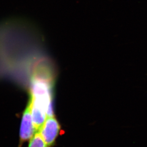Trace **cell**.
<instances>
[{"instance_id":"6da1fadb","label":"cell","mask_w":147,"mask_h":147,"mask_svg":"<svg viewBox=\"0 0 147 147\" xmlns=\"http://www.w3.org/2000/svg\"><path fill=\"white\" fill-rule=\"evenodd\" d=\"M36 132L32 116V101L29 98L26 107L22 115L20 129L19 147H21L25 142L32 138Z\"/></svg>"},{"instance_id":"3957f363","label":"cell","mask_w":147,"mask_h":147,"mask_svg":"<svg viewBox=\"0 0 147 147\" xmlns=\"http://www.w3.org/2000/svg\"><path fill=\"white\" fill-rule=\"evenodd\" d=\"M28 147H47L40 131L35 132L30 140Z\"/></svg>"},{"instance_id":"7a4b0ae2","label":"cell","mask_w":147,"mask_h":147,"mask_svg":"<svg viewBox=\"0 0 147 147\" xmlns=\"http://www.w3.org/2000/svg\"><path fill=\"white\" fill-rule=\"evenodd\" d=\"M60 130V123L54 116L47 118L40 131L47 147H53L54 146Z\"/></svg>"}]
</instances>
